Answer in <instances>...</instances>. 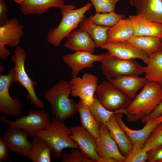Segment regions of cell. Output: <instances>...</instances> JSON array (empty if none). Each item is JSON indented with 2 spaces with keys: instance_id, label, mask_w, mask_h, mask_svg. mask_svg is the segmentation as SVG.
<instances>
[{
  "instance_id": "cell-1",
  "label": "cell",
  "mask_w": 162,
  "mask_h": 162,
  "mask_svg": "<svg viewBox=\"0 0 162 162\" xmlns=\"http://www.w3.org/2000/svg\"><path fill=\"white\" fill-rule=\"evenodd\" d=\"M162 99V86L156 82L148 80L124 111L127 120L135 122L142 120L153 112Z\"/></svg>"
},
{
  "instance_id": "cell-2",
  "label": "cell",
  "mask_w": 162,
  "mask_h": 162,
  "mask_svg": "<svg viewBox=\"0 0 162 162\" xmlns=\"http://www.w3.org/2000/svg\"><path fill=\"white\" fill-rule=\"evenodd\" d=\"M71 90L69 82L62 79L44 94L50 104L51 114L59 121L64 122L77 112L76 104L69 97Z\"/></svg>"
},
{
  "instance_id": "cell-3",
  "label": "cell",
  "mask_w": 162,
  "mask_h": 162,
  "mask_svg": "<svg viewBox=\"0 0 162 162\" xmlns=\"http://www.w3.org/2000/svg\"><path fill=\"white\" fill-rule=\"evenodd\" d=\"M92 6L90 3L76 9H74L76 7L74 5L63 6L60 9L62 20L57 27L48 31L46 38L48 42L55 47L59 46L64 38L73 30L80 27V22L85 17V14Z\"/></svg>"
},
{
  "instance_id": "cell-4",
  "label": "cell",
  "mask_w": 162,
  "mask_h": 162,
  "mask_svg": "<svg viewBox=\"0 0 162 162\" xmlns=\"http://www.w3.org/2000/svg\"><path fill=\"white\" fill-rule=\"evenodd\" d=\"M70 128L66 126L64 122L58 120L53 116L52 121L46 128L38 132L36 136L44 140L51 149V155L56 158H62V150L67 148H79L70 137Z\"/></svg>"
},
{
  "instance_id": "cell-5",
  "label": "cell",
  "mask_w": 162,
  "mask_h": 162,
  "mask_svg": "<svg viewBox=\"0 0 162 162\" xmlns=\"http://www.w3.org/2000/svg\"><path fill=\"white\" fill-rule=\"evenodd\" d=\"M14 52V55L11 57L14 64L13 82H17L26 89L28 92L27 98L32 104L38 108H44V102L36 93L35 87L37 82L29 76L25 70V64L27 57L25 50L18 46L15 48Z\"/></svg>"
},
{
  "instance_id": "cell-6",
  "label": "cell",
  "mask_w": 162,
  "mask_h": 162,
  "mask_svg": "<svg viewBox=\"0 0 162 162\" xmlns=\"http://www.w3.org/2000/svg\"><path fill=\"white\" fill-rule=\"evenodd\" d=\"M100 68L106 79H115L125 76H139L145 73L146 66L141 65L135 60L118 58L105 53L100 62Z\"/></svg>"
},
{
  "instance_id": "cell-7",
  "label": "cell",
  "mask_w": 162,
  "mask_h": 162,
  "mask_svg": "<svg viewBox=\"0 0 162 162\" xmlns=\"http://www.w3.org/2000/svg\"><path fill=\"white\" fill-rule=\"evenodd\" d=\"M95 93L102 106L109 111L124 113L132 100L108 80L98 86Z\"/></svg>"
},
{
  "instance_id": "cell-8",
  "label": "cell",
  "mask_w": 162,
  "mask_h": 162,
  "mask_svg": "<svg viewBox=\"0 0 162 162\" xmlns=\"http://www.w3.org/2000/svg\"><path fill=\"white\" fill-rule=\"evenodd\" d=\"M0 120L10 127L21 129L30 137L36 136L38 132L46 128L51 122L50 116L47 112L34 110L29 111L27 115L21 116L14 121L7 119L4 115L2 116Z\"/></svg>"
},
{
  "instance_id": "cell-9",
  "label": "cell",
  "mask_w": 162,
  "mask_h": 162,
  "mask_svg": "<svg viewBox=\"0 0 162 162\" xmlns=\"http://www.w3.org/2000/svg\"><path fill=\"white\" fill-rule=\"evenodd\" d=\"M14 68L7 74L0 76V112L3 115L17 117L21 114L22 104L18 98H12L9 92L10 87L13 83Z\"/></svg>"
},
{
  "instance_id": "cell-10",
  "label": "cell",
  "mask_w": 162,
  "mask_h": 162,
  "mask_svg": "<svg viewBox=\"0 0 162 162\" xmlns=\"http://www.w3.org/2000/svg\"><path fill=\"white\" fill-rule=\"evenodd\" d=\"M98 80L97 76L86 73L82 78H72L69 82L71 86L72 96L79 97L84 103L89 105L94 100Z\"/></svg>"
},
{
  "instance_id": "cell-11",
  "label": "cell",
  "mask_w": 162,
  "mask_h": 162,
  "mask_svg": "<svg viewBox=\"0 0 162 162\" xmlns=\"http://www.w3.org/2000/svg\"><path fill=\"white\" fill-rule=\"evenodd\" d=\"M70 137L86 157L98 162L99 157L96 152L97 139L81 125L71 126Z\"/></svg>"
},
{
  "instance_id": "cell-12",
  "label": "cell",
  "mask_w": 162,
  "mask_h": 162,
  "mask_svg": "<svg viewBox=\"0 0 162 162\" xmlns=\"http://www.w3.org/2000/svg\"><path fill=\"white\" fill-rule=\"evenodd\" d=\"M104 56L105 53L97 55L87 51H78L64 55L62 60L71 70L72 78H75L82 69L93 67L95 62H101Z\"/></svg>"
},
{
  "instance_id": "cell-13",
  "label": "cell",
  "mask_w": 162,
  "mask_h": 162,
  "mask_svg": "<svg viewBox=\"0 0 162 162\" xmlns=\"http://www.w3.org/2000/svg\"><path fill=\"white\" fill-rule=\"evenodd\" d=\"M96 139V151L99 158L111 157L118 162H125L126 157L121 153L107 126L102 123H100V136Z\"/></svg>"
},
{
  "instance_id": "cell-14",
  "label": "cell",
  "mask_w": 162,
  "mask_h": 162,
  "mask_svg": "<svg viewBox=\"0 0 162 162\" xmlns=\"http://www.w3.org/2000/svg\"><path fill=\"white\" fill-rule=\"evenodd\" d=\"M3 138L10 150L23 156H28L31 147L28 136L22 130L9 127Z\"/></svg>"
},
{
  "instance_id": "cell-15",
  "label": "cell",
  "mask_w": 162,
  "mask_h": 162,
  "mask_svg": "<svg viewBox=\"0 0 162 162\" xmlns=\"http://www.w3.org/2000/svg\"><path fill=\"white\" fill-rule=\"evenodd\" d=\"M122 113L115 114L116 121L126 134L133 146L143 147L146 142L158 124L155 118L149 119L144 124L142 128L138 130L128 128L123 121Z\"/></svg>"
},
{
  "instance_id": "cell-16",
  "label": "cell",
  "mask_w": 162,
  "mask_h": 162,
  "mask_svg": "<svg viewBox=\"0 0 162 162\" xmlns=\"http://www.w3.org/2000/svg\"><path fill=\"white\" fill-rule=\"evenodd\" d=\"M100 48L108 50L112 56L120 59L129 60L138 58L147 64L148 56L127 42H108Z\"/></svg>"
},
{
  "instance_id": "cell-17",
  "label": "cell",
  "mask_w": 162,
  "mask_h": 162,
  "mask_svg": "<svg viewBox=\"0 0 162 162\" xmlns=\"http://www.w3.org/2000/svg\"><path fill=\"white\" fill-rule=\"evenodd\" d=\"M0 26V43L11 48L18 46L24 34L23 25L14 17Z\"/></svg>"
},
{
  "instance_id": "cell-18",
  "label": "cell",
  "mask_w": 162,
  "mask_h": 162,
  "mask_svg": "<svg viewBox=\"0 0 162 162\" xmlns=\"http://www.w3.org/2000/svg\"><path fill=\"white\" fill-rule=\"evenodd\" d=\"M136 14L153 22L162 23V0H130Z\"/></svg>"
},
{
  "instance_id": "cell-19",
  "label": "cell",
  "mask_w": 162,
  "mask_h": 162,
  "mask_svg": "<svg viewBox=\"0 0 162 162\" xmlns=\"http://www.w3.org/2000/svg\"><path fill=\"white\" fill-rule=\"evenodd\" d=\"M65 47L72 50L86 51L94 53L96 48L94 40L86 32L75 29L68 36Z\"/></svg>"
},
{
  "instance_id": "cell-20",
  "label": "cell",
  "mask_w": 162,
  "mask_h": 162,
  "mask_svg": "<svg viewBox=\"0 0 162 162\" xmlns=\"http://www.w3.org/2000/svg\"><path fill=\"white\" fill-rule=\"evenodd\" d=\"M129 18L133 25L134 35L162 38V23L152 21L140 15H130Z\"/></svg>"
},
{
  "instance_id": "cell-21",
  "label": "cell",
  "mask_w": 162,
  "mask_h": 162,
  "mask_svg": "<svg viewBox=\"0 0 162 162\" xmlns=\"http://www.w3.org/2000/svg\"><path fill=\"white\" fill-rule=\"evenodd\" d=\"M106 79L131 100L135 98L138 91L144 87L148 80L145 77L134 76H122Z\"/></svg>"
},
{
  "instance_id": "cell-22",
  "label": "cell",
  "mask_w": 162,
  "mask_h": 162,
  "mask_svg": "<svg viewBox=\"0 0 162 162\" xmlns=\"http://www.w3.org/2000/svg\"><path fill=\"white\" fill-rule=\"evenodd\" d=\"M65 4L64 0H25L20 4V9L24 16L39 15L45 13L51 8L60 9Z\"/></svg>"
},
{
  "instance_id": "cell-23",
  "label": "cell",
  "mask_w": 162,
  "mask_h": 162,
  "mask_svg": "<svg viewBox=\"0 0 162 162\" xmlns=\"http://www.w3.org/2000/svg\"><path fill=\"white\" fill-rule=\"evenodd\" d=\"M115 114L110 117L106 126L111 136L118 145L121 153L126 157L133 146L126 133L117 122Z\"/></svg>"
},
{
  "instance_id": "cell-24",
  "label": "cell",
  "mask_w": 162,
  "mask_h": 162,
  "mask_svg": "<svg viewBox=\"0 0 162 162\" xmlns=\"http://www.w3.org/2000/svg\"><path fill=\"white\" fill-rule=\"evenodd\" d=\"M80 29L88 33L94 40L96 48L108 42V32L110 27L93 23L89 18L84 17L80 24Z\"/></svg>"
},
{
  "instance_id": "cell-25",
  "label": "cell",
  "mask_w": 162,
  "mask_h": 162,
  "mask_svg": "<svg viewBox=\"0 0 162 162\" xmlns=\"http://www.w3.org/2000/svg\"><path fill=\"white\" fill-rule=\"evenodd\" d=\"M132 23L128 17L120 20L117 24L110 28L108 32V42H125L134 35Z\"/></svg>"
},
{
  "instance_id": "cell-26",
  "label": "cell",
  "mask_w": 162,
  "mask_h": 162,
  "mask_svg": "<svg viewBox=\"0 0 162 162\" xmlns=\"http://www.w3.org/2000/svg\"><path fill=\"white\" fill-rule=\"evenodd\" d=\"M126 42L148 56L161 50L160 39L156 37L134 35Z\"/></svg>"
},
{
  "instance_id": "cell-27",
  "label": "cell",
  "mask_w": 162,
  "mask_h": 162,
  "mask_svg": "<svg viewBox=\"0 0 162 162\" xmlns=\"http://www.w3.org/2000/svg\"><path fill=\"white\" fill-rule=\"evenodd\" d=\"M82 125L96 139L100 136V123L94 118L88 105L80 99L76 104Z\"/></svg>"
},
{
  "instance_id": "cell-28",
  "label": "cell",
  "mask_w": 162,
  "mask_h": 162,
  "mask_svg": "<svg viewBox=\"0 0 162 162\" xmlns=\"http://www.w3.org/2000/svg\"><path fill=\"white\" fill-rule=\"evenodd\" d=\"M31 147L27 156L32 162H50L51 149L48 144L40 138L33 137Z\"/></svg>"
},
{
  "instance_id": "cell-29",
  "label": "cell",
  "mask_w": 162,
  "mask_h": 162,
  "mask_svg": "<svg viewBox=\"0 0 162 162\" xmlns=\"http://www.w3.org/2000/svg\"><path fill=\"white\" fill-rule=\"evenodd\" d=\"M148 57L145 77L148 80L156 82L162 86V51Z\"/></svg>"
},
{
  "instance_id": "cell-30",
  "label": "cell",
  "mask_w": 162,
  "mask_h": 162,
  "mask_svg": "<svg viewBox=\"0 0 162 162\" xmlns=\"http://www.w3.org/2000/svg\"><path fill=\"white\" fill-rule=\"evenodd\" d=\"M125 16L116 13L114 11L107 13H96L89 18L94 23L101 26L111 27L117 24L120 20L125 19Z\"/></svg>"
},
{
  "instance_id": "cell-31",
  "label": "cell",
  "mask_w": 162,
  "mask_h": 162,
  "mask_svg": "<svg viewBox=\"0 0 162 162\" xmlns=\"http://www.w3.org/2000/svg\"><path fill=\"white\" fill-rule=\"evenodd\" d=\"M92 114L99 123H102L106 125V124L111 116L118 112L110 111L106 110L100 104L97 94H94L92 103L88 106Z\"/></svg>"
},
{
  "instance_id": "cell-32",
  "label": "cell",
  "mask_w": 162,
  "mask_h": 162,
  "mask_svg": "<svg viewBox=\"0 0 162 162\" xmlns=\"http://www.w3.org/2000/svg\"><path fill=\"white\" fill-rule=\"evenodd\" d=\"M162 144V122L158 123L145 143L143 148L147 152Z\"/></svg>"
},
{
  "instance_id": "cell-33",
  "label": "cell",
  "mask_w": 162,
  "mask_h": 162,
  "mask_svg": "<svg viewBox=\"0 0 162 162\" xmlns=\"http://www.w3.org/2000/svg\"><path fill=\"white\" fill-rule=\"evenodd\" d=\"M94 7L96 13L105 14L114 11L116 5L123 0H89Z\"/></svg>"
},
{
  "instance_id": "cell-34",
  "label": "cell",
  "mask_w": 162,
  "mask_h": 162,
  "mask_svg": "<svg viewBox=\"0 0 162 162\" xmlns=\"http://www.w3.org/2000/svg\"><path fill=\"white\" fill-rule=\"evenodd\" d=\"M79 148H72L70 153H63L62 162H94L85 156Z\"/></svg>"
},
{
  "instance_id": "cell-35",
  "label": "cell",
  "mask_w": 162,
  "mask_h": 162,
  "mask_svg": "<svg viewBox=\"0 0 162 162\" xmlns=\"http://www.w3.org/2000/svg\"><path fill=\"white\" fill-rule=\"evenodd\" d=\"M147 158V152L143 147L133 146L126 156L124 162H145Z\"/></svg>"
},
{
  "instance_id": "cell-36",
  "label": "cell",
  "mask_w": 162,
  "mask_h": 162,
  "mask_svg": "<svg viewBox=\"0 0 162 162\" xmlns=\"http://www.w3.org/2000/svg\"><path fill=\"white\" fill-rule=\"evenodd\" d=\"M149 162H162V144L147 152Z\"/></svg>"
},
{
  "instance_id": "cell-37",
  "label": "cell",
  "mask_w": 162,
  "mask_h": 162,
  "mask_svg": "<svg viewBox=\"0 0 162 162\" xmlns=\"http://www.w3.org/2000/svg\"><path fill=\"white\" fill-rule=\"evenodd\" d=\"M9 148L3 137L0 136V162H7L9 156Z\"/></svg>"
},
{
  "instance_id": "cell-38",
  "label": "cell",
  "mask_w": 162,
  "mask_h": 162,
  "mask_svg": "<svg viewBox=\"0 0 162 162\" xmlns=\"http://www.w3.org/2000/svg\"><path fill=\"white\" fill-rule=\"evenodd\" d=\"M8 8L4 0H0V26L5 24L8 21Z\"/></svg>"
},
{
  "instance_id": "cell-39",
  "label": "cell",
  "mask_w": 162,
  "mask_h": 162,
  "mask_svg": "<svg viewBox=\"0 0 162 162\" xmlns=\"http://www.w3.org/2000/svg\"><path fill=\"white\" fill-rule=\"evenodd\" d=\"M162 116V99L155 109L150 115L141 120L144 124L149 119L156 118Z\"/></svg>"
},
{
  "instance_id": "cell-40",
  "label": "cell",
  "mask_w": 162,
  "mask_h": 162,
  "mask_svg": "<svg viewBox=\"0 0 162 162\" xmlns=\"http://www.w3.org/2000/svg\"><path fill=\"white\" fill-rule=\"evenodd\" d=\"M5 46L0 43V58L3 60L6 59L11 55L10 51L5 47Z\"/></svg>"
},
{
  "instance_id": "cell-41",
  "label": "cell",
  "mask_w": 162,
  "mask_h": 162,
  "mask_svg": "<svg viewBox=\"0 0 162 162\" xmlns=\"http://www.w3.org/2000/svg\"><path fill=\"white\" fill-rule=\"evenodd\" d=\"M98 162H118L116 159L111 157L99 158Z\"/></svg>"
},
{
  "instance_id": "cell-42",
  "label": "cell",
  "mask_w": 162,
  "mask_h": 162,
  "mask_svg": "<svg viewBox=\"0 0 162 162\" xmlns=\"http://www.w3.org/2000/svg\"><path fill=\"white\" fill-rule=\"evenodd\" d=\"M155 119L158 124L162 122V116Z\"/></svg>"
},
{
  "instance_id": "cell-43",
  "label": "cell",
  "mask_w": 162,
  "mask_h": 162,
  "mask_svg": "<svg viewBox=\"0 0 162 162\" xmlns=\"http://www.w3.org/2000/svg\"><path fill=\"white\" fill-rule=\"evenodd\" d=\"M25 0H14V2L20 4Z\"/></svg>"
},
{
  "instance_id": "cell-44",
  "label": "cell",
  "mask_w": 162,
  "mask_h": 162,
  "mask_svg": "<svg viewBox=\"0 0 162 162\" xmlns=\"http://www.w3.org/2000/svg\"><path fill=\"white\" fill-rule=\"evenodd\" d=\"M3 71H4V68L3 67V66L1 64H0V74H2V73L3 72Z\"/></svg>"
},
{
  "instance_id": "cell-45",
  "label": "cell",
  "mask_w": 162,
  "mask_h": 162,
  "mask_svg": "<svg viewBox=\"0 0 162 162\" xmlns=\"http://www.w3.org/2000/svg\"><path fill=\"white\" fill-rule=\"evenodd\" d=\"M161 45V50L162 51V38L160 39Z\"/></svg>"
}]
</instances>
